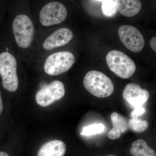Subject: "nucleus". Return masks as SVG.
I'll return each instance as SVG.
<instances>
[{"label":"nucleus","instance_id":"f257e3e1","mask_svg":"<svg viewBox=\"0 0 156 156\" xmlns=\"http://www.w3.org/2000/svg\"><path fill=\"white\" fill-rule=\"evenodd\" d=\"M83 85L90 94L99 98L110 96L114 90L112 80L98 71L92 70L87 73L84 77Z\"/></svg>","mask_w":156,"mask_h":156},{"label":"nucleus","instance_id":"20e7f679","mask_svg":"<svg viewBox=\"0 0 156 156\" xmlns=\"http://www.w3.org/2000/svg\"><path fill=\"white\" fill-rule=\"evenodd\" d=\"M12 28L17 45L23 49L28 48L34 34V27L30 17L25 14L17 15L13 21Z\"/></svg>","mask_w":156,"mask_h":156},{"label":"nucleus","instance_id":"2eb2a0df","mask_svg":"<svg viewBox=\"0 0 156 156\" xmlns=\"http://www.w3.org/2000/svg\"><path fill=\"white\" fill-rule=\"evenodd\" d=\"M149 123L146 120L131 118L128 122V126L132 131L136 133H142L147 129Z\"/></svg>","mask_w":156,"mask_h":156},{"label":"nucleus","instance_id":"39448f33","mask_svg":"<svg viewBox=\"0 0 156 156\" xmlns=\"http://www.w3.org/2000/svg\"><path fill=\"white\" fill-rule=\"evenodd\" d=\"M75 62V56L71 52H57L48 56L45 62L44 70L49 75H59L70 69Z\"/></svg>","mask_w":156,"mask_h":156},{"label":"nucleus","instance_id":"6e6552de","mask_svg":"<svg viewBox=\"0 0 156 156\" xmlns=\"http://www.w3.org/2000/svg\"><path fill=\"white\" fill-rule=\"evenodd\" d=\"M118 34L124 46L131 52L137 53L144 48V38L136 27L130 25L122 26L119 29Z\"/></svg>","mask_w":156,"mask_h":156},{"label":"nucleus","instance_id":"4468645a","mask_svg":"<svg viewBox=\"0 0 156 156\" xmlns=\"http://www.w3.org/2000/svg\"><path fill=\"white\" fill-rule=\"evenodd\" d=\"M133 156H156L155 151L148 145L144 140L139 139L133 142L130 149Z\"/></svg>","mask_w":156,"mask_h":156},{"label":"nucleus","instance_id":"f03ea898","mask_svg":"<svg viewBox=\"0 0 156 156\" xmlns=\"http://www.w3.org/2000/svg\"><path fill=\"white\" fill-rule=\"evenodd\" d=\"M106 61L110 70L122 79L131 77L136 71L134 61L128 55L119 50L110 51L107 55Z\"/></svg>","mask_w":156,"mask_h":156},{"label":"nucleus","instance_id":"0eeeda50","mask_svg":"<svg viewBox=\"0 0 156 156\" xmlns=\"http://www.w3.org/2000/svg\"><path fill=\"white\" fill-rule=\"evenodd\" d=\"M65 94V89L63 83L58 80L53 81L37 92L36 101L40 106H48L61 99Z\"/></svg>","mask_w":156,"mask_h":156},{"label":"nucleus","instance_id":"ddd939ff","mask_svg":"<svg viewBox=\"0 0 156 156\" xmlns=\"http://www.w3.org/2000/svg\"><path fill=\"white\" fill-rule=\"evenodd\" d=\"M117 10L126 17H132L139 13L142 8L140 0H115Z\"/></svg>","mask_w":156,"mask_h":156},{"label":"nucleus","instance_id":"9b49d317","mask_svg":"<svg viewBox=\"0 0 156 156\" xmlns=\"http://www.w3.org/2000/svg\"><path fill=\"white\" fill-rule=\"evenodd\" d=\"M110 118L112 128L109 131L108 136L109 139L115 140L120 138L122 134L126 133L129 129L128 122L125 117L117 112L112 113Z\"/></svg>","mask_w":156,"mask_h":156},{"label":"nucleus","instance_id":"6ab92c4d","mask_svg":"<svg viewBox=\"0 0 156 156\" xmlns=\"http://www.w3.org/2000/svg\"><path fill=\"white\" fill-rule=\"evenodd\" d=\"M151 48L156 53V37H154L150 41Z\"/></svg>","mask_w":156,"mask_h":156},{"label":"nucleus","instance_id":"f3484780","mask_svg":"<svg viewBox=\"0 0 156 156\" xmlns=\"http://www.w3.org/2000/svg\"><path fill=\"white\" fill-rule=\"evenodd\" d=\"M105 130V126L103 124H94L84 127L80 133L81 135L90 136L96 134H100Z\"/></svg>","mask_w":156,"mask_h":156},{"label":"nucleus","instance_id":"f8f14e48","mask_svg":"<svg viewBox=\"0 0 156 156\" xmlns=\"http://www.w3.org/2000/svg\"><path fill=\"white\" fill-rule=\"evenodd\" d=\"M66 151V145L63 141L54 140L43 144L37 156H64Z\"/></svg>","mask_w":156,"mask_h":156},{"label":"nucleus","instance_id":"dca6fc26","mask_svg":"<svg viewBox=\"0 0 156 156\" xmlns=\"http://www.w3.org/2000/svg\"><path fill=\"white\" fill-rule=\"evenodd\" d=\"M102 2L101 9L102 14L107 17H112L116 14L117 7L115 0H96Z\"/></svg>","mask_w":156,"mask_h":156},{"label":"nucleus","instance_id":"9d476101","mask_svg":"<svg viewBox=\"0 0 156 156\" xmlns=\"http://www.w3.org/2000/svg\"><path fill=\"white\" fill-rule=\"evenodd\" d=\"M73 34L69 29L63 27L58 29L45 40L43 47L46 50L52 49L67 44L72 40Z\"/></svg>","mask_w":156,"mask_h":156},{"label":"nucleus","instance_id":"1a4fd4ad","mask_svg":"<svg viewBox=\"0 0 156 156\" xmlns=\"http://www.w3.org/2000/svg\"><path fill=\"white\" fill-rule=\"evenodd\" d=\"M124 100L130 105L135 108L142 106L149 99V92L142 89L140 85L134 83L127 84L123 91Z\"/></svg>","mask_w":156,"mask_h":156},{"label":"nucleus","instance_id":"412c9836","mask_svg":"<svg viewBox=\"0 0 156 156\" xmlns=\"http://www.w3.org/2000/svg\"><path fill=\"white\" fill-rule=\"evenodd\" d=\"M0 156H9V155L5 152L0 151Z\"/></svg>","mask_w":156,"mask_h":156},{"label":"nucleus","instance_id":"7ed1b4c3","mask_svg":"<svg viewBox=\"0 0 156 156\" xmlns=\"http://www.w3.org/2000/svg\"><path fill=\"white\" fill-rule=\"evenodd\" d=\"M17 62L11 53L5 52L0 54V75L3 88L9 92L17 91L19 80L17 73Z\"/></svg>","mask_w":156,"mask_h":156},{"label":"nucleus","instance_id":"4be33fe9","mask_svg":"<svg viewBox=\"0 0 156 156\" xmlns=\"http://www.w3.org/2000/svg\"><path fill=\"white\" fill-rule=\"evenodd\" d=\"M106 156H117L116 155H109Z\"/></svg>","mask_w":156,"mask_h":156},{"label":"nucleus","instance_id":"a211bd4d","mask_svg":"<svg viewBox=\"0 0 156 156\" xmlns=\"http://www.w3.org/2000/svg\"><path fill=\"white\" fill-rule=\"evenodd\" d=\"M145 109L142 106L134 108V110L131 112V118H138V117L145 113Z\"/></svg>","mask_w":156,"mask_h":156},{"label":"nucleus","instance_id":"423d86ee","mask_svg":"<svg viewBox=\"0 0 156 156\" xmlns=\"http://www.w3.org/2000/svg\"><path fill=\"white\" fill-rule=\"evenodd\" d=\"M67 11L64 5L58 2H51L43 7L39 14L40 21L45 27L56 25L66 19Z\"/></svg>","mask_w":156,"mask_h":156},{"label":"nucleus","instance_id":"aec40b11","mask_svg":"<svg viewBox=\"0 0 156 156\" xmlns=\"http://www.w3.org/2000/svg\"><path fill=\"white\" fill-rule=\"evenodd\" d=\"M3 109V104L2 99V95H1V91H0V115L2 114Z\"/></svg>","mask_w":156,"mask_h":156}]
</instances>
